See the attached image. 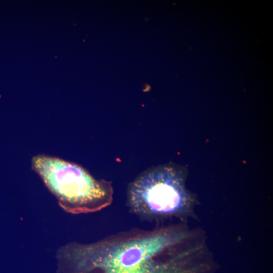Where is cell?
Masks as SVG:
<instances>
[{"label":"cell","mask_w":273,"mask_h":273,"mask_svg":"<svg viewBox=\"0 0 273 273\" xmlns=\"http://www.w3.org/2000/svg\"><path fill=\"white\" fill-rule=\"evenodd\" d=\"M57 256L65 273H216L217 268L206 232L183 222L70 243Z\"/></svg>","instance_id":"cell-1"},{"label":"cell","mask_w":273,"mask_h":273,"mask_svg":"<svg viewBox=\"0 0 273 273\" xmlns=\"http://www.w3.org/2000/svg\"><path fill=\"white\" fill-rule=\"evenodd\" d=\"M198 204L195 196L186 187L184 174L171 166L145 171L129 184L127 190L130 212L157 225L173 220L183 223L198 220Z\"/></svg>","instance_id":"cell-2"},{"label":"cell","mask_w":273,"mask_h":273,"mask_svg":"<svg viewBox=\"0 0 273 273\" xmlns=\"http://www.w3.org/2000/svg\"><path fill=\"white\" fill-rule=\"evenodd\" d=\"M31 163L60 206L68 213L95 212L112 203V182L96 179L76 164L44 155L33 157Z\"/></svg>","instance_id":"cell-3"}]
</instances>
